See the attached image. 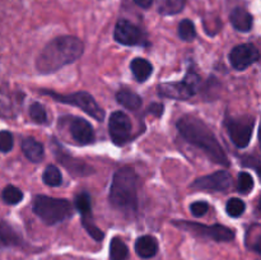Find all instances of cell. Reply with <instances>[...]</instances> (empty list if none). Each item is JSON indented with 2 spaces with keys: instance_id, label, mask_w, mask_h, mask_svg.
<instances>
[{
  "instance_id": "obj_1",
  "label": "cell",
  "mask_w": 261,
  "mask_h": 260,
  "mask_svg": "<svg viewBox=\"0 0 261 260\" xmlns=\"http://www.w3.org/2000/svg\"><path fill=\"white\" fill-rule=\"evenodd\" d=\"M176 125H177L181 137L186 142L203 150L209 160L221 166H226V167L229 166V161L226 152L219 144L218 139L211 130V127L203 120L193 116V115H185L181 119H178Z\"/></svg>"
},
{
  "instance_id": "obj_2",
  "label": "cell",
  "mask_w": 261,
  "mask_h": 260,
  "mask_svg": "<svg viewBox=\"0 0 261 260\" xmlns=\"http://www.w3.org/2000/svg\"><path fill=\"white\" fill-rule=\"evenodd\" d=\"M84 45L78 37L61 36L51 40L36 59V70L40 74H51L60 70L83 55Z\"/></svg>"
},
{
  "instance_id": "obj_3",
  "label": "cell",
  "mask_w": 261,
  "mask_h": 260,
  "mask_svg": "<svg viewBox=\"0 0 261 260\" xmlns=\"http://www.w3.org/2000/svg\"><path fill=\"white\" fill-rule=\"evenodd\" d=\"M110 203L125 214H134L138 209V176L134 168L125 166L115 172L110 188Z\"/></svg>"
},
{
  "instance_id": "obj_4",
  "label": "cell",
  "mask_w": 261,
  "mask_h": 260,
  "mask_svg": "<svg viewBox=\"0 0 261 260\" xmlns=\"http://www.w3.org/2000/svg\"><path fill=\"white\" fill-rule=\"evenodd\" d=\"M33 212L46 224L60 223L73 214V205L66 199H56L46 195H37L33 200Z\"/></svg>"
},
{
  "instance_id": "obj_5",
  "label": "cell",
  "mask_w": 261,
  "mask_h": 260,
  "mask_svg": "<svg viewBox=\"0 0 261 260\" xmlns=\"http://www.w3.org/2000/svg\"><path fill=\"white\" fill-rule=\"evenodd\" d=\"M40 93L50 96L51 98L55 99L56 102H60V103L71 105L74 107H78V109H81L82 111L88 114L89 116L93 117L97 121H103L105 117H106L105 110L87 92H75V93L70 94H61L50 91V89H40Z\"/></svg>"
},
{
  "instance_id": "obj_6",
  "label": "cell",
  "mask_w": 261,
  "mask_h": 260,
  "mask_svg": "<svg viewBox=\"0 0 261 260\" xmlns=\"http://www.w3.org/2000/svg\"><path fill=\"white\" fill-rule=\"evenodd\" d=\"M173 226L182 231L190 232L194 236L204 237V239L213 240L217 242H229L234 239V231L222 224H213V226H205V224L195 223L189 221H173Z\"/></svg>"
},
{
  "instance_id": "obj_7",
  "label": "cell",
  "mask_w": 261,
  "mask_h": 260,
  "mask_svg": "<svg viewBox=\"0 0 261 260\" xmlns=\"http://www.w3.org/2000/svg\"><path fill=\"white\" fill-rule=\"evenodd\" d=\"M254 124V119L249 116L239 117V119L227 116L226 120H224V125H226L229 138L233 142V144L240 149L246 148L250 144Z\"/></svg>"
},
{
  "instance_id": "obj_8",
  "label": "cell",
  "mask_w": 261,
  "mask_h": 260,
  "mask_svg": "<svg viewBox=\"0 0 261 260\" xmlns=\"http://www.w3.org/2000/svg\"><path fill=\"white\" fill-rule=\"evenodd\" d=\"M109 132L112 142L116 145H124L129 142L132 134V121L122 111L111 114L109 120Z\"/></svg>"
},
{
  "instance_id": "obj_9",
  "label": "cell",
  "mask_w": 261,
  "mask_h": 260,
  "mask_svg": "<svg viewBox=\"0 0 261 260\" xmlns=\"http://www.w3.org/2000/svg\"><path fill=\"white\" fill-rule=\"evenodd\" d=\"M260 53L252 43H242L232 48L229 53V63L236 70H245L252 64L259 61Z\"/></svg>"
},
{
  "instance_id": "obj_10",
  "label": "cell",
  "mask_w": 261,
  "mask_h": 260,
  "mask_svg": "<svg viewBox=\"0 0 261 260\" xmlns=\"http://www.w3.org/2000/svg\"><path fill=\"white\" fill-rule=\"evenodd\" d=\"M114 37L116 42L125 46L143 45L145 41L144 33L142 32V30L138 25L133 24L132 22L125 19H120L116 23Z\"/></svg>"
},
{
  "instance_id": "obj_11",
  "label": "cell",
  "mask_w": 261,
  "mask_h": 260,
  "mask_svg": "<svg viewBox=\"0 0 261 260\" xmlns=\"http://www.w3.org/2000/svg\"><path fill=\"white\" fill-rule=\"evenodd\" d=\"M232 177L227 171H217L212 175L203 176L194 181L190 185L194 190L206 191H224L231 186Z\"/></svg>"
},
{
  "instance_id": "obj_12",
  "label": "cell",
  "mask_w": 261,
  "mask_h": 260,
  "mask_svg": "<svg viewBox=\"0 0 261 260\" xmlns=\"http://www.w3.org/2000/svg\"><path fill=\"white\" fill-rule=\"evenodd\" d=\"M69 132L78 144L87 145L94 142L93 127L83 117H73L69 124Z\"/></svg>"
},
{
  "instance_id": "obj_13",
  "label": "cell",
  "mask_w": 261,
  "mask_h": 260,
  "mask_svg": "<svg viewBox=\"0 0 261 260\" xmlns=\"http://www.w3.org/2000/svg\"><path fill=\"white\" fill-rule=\"evenodd\" d=\"M55 155L58 157L59 162L74 176H88L91 173H93V168L89 165H87L86 162H83L82 160H78V158L71 157L70 154H66V153L61 152V148L59 147L54 150Z\"/></svg>"
},
{
  "instance_id": "obj_14",
  "label": "cell",
  "mask_w": 261,
  "mask_h": 260,
  "mask_svg": "<svg viewBox=\"0 0 261 260\" xmlns=\"http://www.w3.org/2000/svg\"><path fill=\"white\" fill-rule=\"evenodd\" d=\"M158 94L166 98L177 99V101H185L193 97L194 92L189 88L185 82H167L158 86Z\"/></svg>"
},
{
  "instance_id": "obj_15",
  "label": "cell",
  "mask_w": 261,
  "mask_h": 260,
  "mask_svg": "<svg viewBox=\"0 0 261 260\" xmlns=\"http://www.w3.org/2000/svg\"><path fill=\"white\" fill-rule=\"evenodd\" d=\"M135 252L138 256L142 259H150V257L155 256L158 252V241L155 237L150 236V235H144L140 236L139 239L135 241Z\"/></svg>"
},
{
  "instance_id": "obj_16",
  "label": "cell",
  "mask_w": 261,
  "mask_h": 260,
  "mask_svg": "<svg viewBox=\"0 0 261 260\" xmlns=\"http://www.w3.org/2000/svg\"><path fill=\"white\" fill-rule=\"evenodd\" d=\"M229 20H231L234 30L240 31V32H249L252 28L254 18L246 9L239 7L232 10L231 14H229Z\"/></svg>"
},
{
  "instance_id": "obj_17",
  "label": "cell",
  "mask_w": 261,
  "mask_h": 260,
  "mask_svg": "<svg viewBox=\"0 0 261 260\" xmlns=\"http://www.w3.org/2000/svg\"><path fill=\"white\" fill-rule=\"evenodd\" d=\"M22 150L25 157L33 163H38L43 160L45 155V149L43 145L35 138H25L22 142Z\"/></svg>"
},
{
  "instance_id": "obj_18",
  "label": "cell",
  "mask_w": 261,
  "mask_h": 260,
  "mask_svg": "<svg viewBox=\"0 0 261 260\" xmlns=\"http://www.w3.org/2000/svg\"><path fill=\"white\" fill-rule=\"evenodd\" d=\"M130 69L133 71V75L135 76L138 82L143 83L147 79H149V76L153 73V66L152 64L148 60L143 58H135L134 60L130 64Z\"/></svg>"
},
{
  "instance_id": "obj_19",
  "label": "cell",
  "mask_w": 261,
  "mask_h": 260,
  "mask_svg": "<svg viewBox=\"0 0 261 260\" xmlns=\"http://www.w3.org/2000/svg\"><path fill=\"white\" fill-rule=\"evenodd\" d=\"M22 244L20 236L5 222H0V250L4 247L19 246Z\"/></svg>"
},
{
  "instance_id": "obj_20",
  "label": "cell",
  "mask_w": 261,
  "mask_h": 260,
  "mask_svg": "<svg viewBox=\"0 0 261 260\" xmlns=\"http://www.w3.org/2000/svg\"><path fill=\"white\" fill-rule=\"evenodd\" d=\"M116 99L121 106H124L127 110H132V111H135L142 106V98L130 89H121V91L117 92Z\"/></svg>"
},
{
  "instance_id": "obj_21",
  "label": "cell",
  "mask_w": 261,
  "mask_h": 260,
  "mask_svg": "<svg viewBox=\"0 0 261 260\" xmlns=\"http://www.w3.org/2000/svg\"><path fill=\"white\" fill-rule=\"evenodd\" d=\"M129 249L120 237H114L110 242V260H126Z\"/></svg>"
},
{
  "instance_id": "obj_22",
  "label": "cell",
  "mask_w": 261,
  "mask_h": 260,
  "mask_svg": "<svg viewBox=\"0 0 261 260\" xmlns=\"http://www.w3.org/2000/svg\"><path fill=\"white\" fill-rule=\"evenodd\" d=\"M186 0H160L158 12L163 15H173L182 12Z\"/></svg>"
},
{
  "instance_id": "obj_23",
  "label": "cell",
  "mask_w": 261,
  "mask_h": 260,
  "mask_svg": "<svg viewBox=\"0 0 261 260\" xmlns=\"http://www.w3.org/2000/svg\"><path fill=\"white\" fill-rule=\"evenodd\" d=\"M42 180L46 185L55 188V186L61 185V181H63V175H61L60 170H59L56 166L48 165L47 167H46V170L43 171Z\"/></svg>"
},
{
  "instance_id": "obj_24",
  "label": "cell",
  "mask_w": 261,
  "mask_h": 260,
  "mask_svg": "<svg viewBox=\"0 0 261 260\" xmlns=\"http://www.w3.org/2000/svg\"><path fill=\"white\" fill-rule=\"evenodd\" d=\"M75 208L78 209L81 217H92V205H91V196L88 193H81L75 196Z\"/></svg>"
},
{
  "instance_id": "obj_25",
  "label": "cell",
  "mask_w": 261,
  "mask_h": 260,
  "mask_svg": "<svg viewBox=\"0 0 261 260\" xmlns=\"http://www.w3.org/2000/svg\"><path fill=\"white\" fill-rule=\"evenodd\" d=\"M2 198L4 200V203L10 204V205H15V204L20 203L23 200V193L20 191V189H18L17 186L8 185L7 188H4L2 193Z\"/></svg>"
},
{
  "instance_id": "obj_26",
  "label": "cell",
  "mask_w": 261,
  "mask_h": 260,
  "mask_svg": "<svg viewBox=\"0 0 261 260\" xmlns=\"http://www.w3.org/2000/svg\"><path fill=\"white\" fill-rule=\"evenodd\" d=\"M178 36L185 42H190L196 37L195 25L190 19L181 20L180 24H178Z\"/></svg>"
},
{
  "instance_id": "obj_27",
  "label": "cell",
  "mask_w": 261,
  "mask_h": 260,
  "mask_svg": "<svg viewBox=\"0 0 261 260\" xmlns=\"http://www.w3.org/2000/svg\"><path fill=\"white\" fill-rule=\"evenodd\" d=\"M245 209H246V204H245L244 200L239 198H232L227 201L226 204V212L229 217H233V218H237V217H241L244 214Z\"/></svg>"
},
{
  "instance_id": "obj_28",
  "label": "cell",
  "mask_w": 261,
  "mask_h": 260,
  "mask_svg": "<svg viewBox=\"0 0 261 260\" xmlns=\"http://www.w3.org/2000/svg\"><path fill=\"white\" fill-rule=\"evenodd\" d=\"M30 116L37 124H47V114H46L45 107L41 103H38V102H35V103L30 106Z\"/></svg>"
},
{
  "instance_id": "obj_29",
  "label": "cell",
  "mask_w": 261,
  "mask_h": 260,
  "mask_svg": "<svg viewBox=\"0 0 261 260\" xmlns=\"http://www.w3.org/2000/svg\"><path fill=\"white\" fill-rule=\"evenodd\" d=\"M254 189V178L249 172H241L237 178V190L242 194H249Z\"/></svg>"
},
{
  "instance_id": "obj_30",
  "label": "cell",
  "mask_w": 261,
  "mask_h": 260,
  "mask_svg": "<svg viewBox=\"0 0 261 260\" xmlns=\"http://www.w3.org/2000/svg\"><path fill=\"white\" fill-rule=\"evenodd\" d=\"M13 145H14V140H13L12 133L8 132V130H2L0 132V152H10Z\"/></svg>"
},
{
  "instance_id": "obj_31",
  "label": "cell",
  "mask_w": 261,
  "mask_h": 260,
  "mask_svg": "<svg viewBox=\"0 0 261 260\" xmlns=\"http://www.w3.org/2000/svg\"><path fill=\"white\" fill-rule=\"evenodd\" d=\"M184 82L188 84L189 88H190L194 93H196L198 89L200 88V75H198L194 70H189V73L186 74Z\"/></svg>"
},
{
  "instance_id": "obj_32",
  "label": "cell",
  "mask_w": 261,
  "mask_h": 260,
  "mask_svg": "<svg viewBox=\"0 0 261 260\" xmlns=\"http://www.w3.org/2000/svg\"><path fill=\"white\" fill-rule=\"evenodd\" d=\"M190 211H191V213H193V216L201 217L209 211V204L206 203V201H203V200L194 201V203L190 205Z\"/></svg>"
},
{
  "instance_id": "obj_33",
  "label": "cell",
  "mask_w": 261,
  "mask_h": 260,
  "mask_svg": "<svg viewBox=\"0 0 261 260\" xmlns=\"http://www.w3.org/2000/svg\"><path fill=\"white\" fill-rule=\"evenodd\" d=\"M148 112H149V114H154L155 116H161L163 112V105L152 103L149 106V109H148Z\"/></svg>"
},
{
  "instance_id": "obj_34",
  "label": "cell",
  "mask_w": 261,
  "mask_h": 260,
  "mask_svg": "<svg viewBox=\"0 0 261 260\" xmlns=\"http://www.w3.org/2000/svg\"><path fill=\"white\" fill-rule=\"evenodd\" d=\"M134 2H135V4L139 5L140 8L148 9V8L152 7V4H153V2H154V0H134Z\"/></svg>"
}]
</instances>
